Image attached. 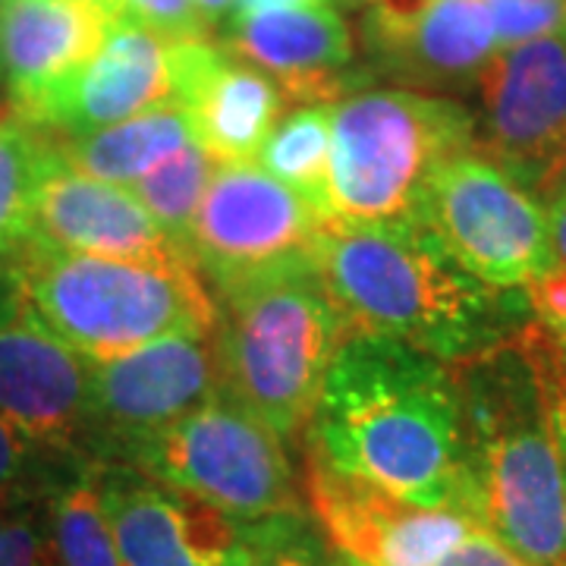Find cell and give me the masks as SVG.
<instances>
[{
  "label": "cell",
  "instance_id": "30bf717a",
  "mask_svg": "<svg viewBox=\"0 0 566 566\" xmlns=\"http://www.w3.org/2000/svg\"><path fill=\"white\" fill-rule=\"evenodd\" d=\"M324 218L259 164H218L189 237V259L211 283L312 259Z\"/></svg>",
  "mask_w": 566,
  "mask_h": 566
},
{
  "label": "cell",
  "instance_id": "60d3db41",
  "mask_svg": "<svg viewBox=\"0 0 566 566\" xmlns=\"http://www.w3.org/2000/svg\"><path fill=\"white\" fill-rule=\"evenodd\" d=\"M331 566H365V564H359V560H353V557H346V554H337V557L331 560Z\"/></svg>",
  "mask_w": 566,
  "mask_h": 566
},
{
  "label": "cell",
  "instance_id": "cb8c5ba5",
  "mask_svg": "<svg viewBox=\"0 0 566 566\" xmlns=\"http://www.w3.org/2000/svg\"><path fill=\"white\" fill-rule=\"evenodd\" d=\"M54 155V133L10 117L0 123V255L29 240L41 177Z\"/></svg>",
  "mask_w": 566,
  "mask_h": 566
},
{
  "label": "cell",
  "instance_id": "f35d334b",
  "mask_svg": "<svg viewBox=\"0 0 566 566\" xmlns=\"http://www.w3.org/2000/svg\"><path fill=\"white\" fill-rule=\"evenodd\" d=\"M85 3H95V7H102L104 13L120 17V0H85Z\"/></svg>",
  "mask_w": 566,
  "mask_h": 566
},
{
  "label": "cell",
  "instance_id": "1f68e13d",
  "mask_svg": "<svg viewBox=\"0 0 566 566\" xmlns=\"http://www.w3.org/2000/svg\"><path fill=\"white\" fill-rule=\"evenodd\" d=\"M434 566H532L523 560L520 554H513L510 547L494 538L488 528L475 526L465 535L460 545L447 554L444 560H438Z\"/></svg>",
  "mask_w": 566,
  "mask_h": 566
},
{
  "label": "cell",
  "instance_id": "83f0119b",
  "mask_svg": "<svg viewBox=\"0 0 566 566\" xmlns=\"http://www.w3.org/2000/svg\"><path fill=\"white\" fill-rule=\"evenodd\" d=\"M120 17L139 22L142 29L155 32L170 44L211 39L192 0H120Z\"/></svg>",
  "mask_w": 566,
  "mask_h": 566
},
{
  "label": "cell",
  "instance_id": "d590c367",
  "mask_svg": "<svg viewBox=\"0 0 566 566\" xmlns=\"http://www.w3.org/2000/svg\"><path fill=\"white\" fill-rule=\"evenodd\" d=\"M192 3H196V13H199V20L208 32H214L233 13V0H192Z\"/></svg>",
  "mask_w": 566,
  "mask_h": 566
},
{
  "label": "cell",
  "instance_id": "f1b7e54d",
  "mask_svg": "<svg viewBox=\"0 0 566 566\" xmlns=\"http://www.w3.org/2000/svg\"><path fill=\"white\" fill-rule=\"evenodd\" d=\"M249 566H318L300 516H277L255 523Z\"/></svg>",
  "mask_w": 566,
  "mask_h": 566
},
{
  "label": "cell",
  "instance_id": "e0dca14e",
  "mask_svg": "<svg viewBox=\"0 0 566 566\" xmlns=\"http://www.w3.org/2000/svg\"><path fill=\"white\" fill-rule=\"evenodd\" d=\"M221 48L264 73L286 102L337 104L363 82L353 29L334 7L230 13Z\"/></svg>",
  "mask_w": 566,
  "mask_h": 566
},
{
  "label": "cell",
  "instance_id": "f6af8a7d",
  "mask_svg": "<svg viewBox=\"0 0 566 566\" xmlns=\"http://www.w3.org/2000/svg\"><path fill=\"white\" fill-rule=\"evenodd\" d=\"M560 180H566V170H564V177H560ZM560 180H557V182H560ZM551 186H554V182H551ZM551 186H547V189H551Z\"/></svg>",
  "mask_w": 566,
  "mask_h": 566
},
{
  "label": "cell",
  "instance_id": "d6a6232c",
  "mask_svg": "<svg viewBox=\"0 0 566 566\" xmlns=\"http://www.w3.org/2000/svg\"><path fill=\"white\" fill-rule=\"evenodd\" d=\"M526 303L532 318L545 324L547 331H560L566 324V268L557 264L547 277L532 283L526 290Z\"/></svg>",
  "mask_w": 566,
  "mask_h": 566
},
{
  "label": "cell",
  "instance_id": "4dcf8cb0",
  "mask_svg": "<svg viewBox=\"0 0 566 566\" xmlns=\"http://www.w3.org/2000/svg\"><path fill=\"white\" fill-rule=\"evenodd\" d=\"M51 557L48 532L29 513L0 528V566H51Z\"/></svg>",
  "mask_w": 566,
  "mask_h": 566
},
{
  "label": "cell",
  "instance_id": "ac0fdd59",
  "mask_svg": "<svg viewBox=\"0 0 566 566\" xmlns=\"http://www.w3.org/2000/svg\"><path fill=\"white\" fill-rule=\"evenodd\" d=\"M29 240L102 259L192 264V259L142 208L129 186L95 180L73 170L57 155V139L35 196Z\"/></svg>",
  "mask_w": 566,
  "mask_h": 566
},
{
  "label": "cell",
  "instance_id": "ab89813d",
  "mask_svg": "<svg viewBox=\"0 0 566 566\" xmlns=\"http://www.w3.org/2000/svg\"><path fill=\"white\" fill-rule=\"evenodd\" d=\"M10 117H17V111H13V104L10 102H0V123H7Z\"/></svg>",
  "mask_w": 566,
  "mask_h": 566
},
{
  "label": "cell",
  "instance_id": "ffe728a7",
  "mask_svg": "<svg viewBox=\"0 0 566 566\" xmlns=\"http://www.w3.org/2000/svg\"><path fill=\"white\" fill-rule=\"evenodd\" d=\"M111 20V13L85 0H10L0 10V76L13 111L92 61Z\"/></svg>",
  "mask_w": 566,
  "mask_h": 566
},
{
  "label": "cell",
  "instance_id": "8fae6325",
  "mask_svg": "<svg viewBox=\"0 0 566 566\" xmlns=\"http://www.w3.org/2000/svg\"><path fill=\"white\" fill-rule=\"evenodd\" d=\"M123 566H249L252 526L126 463L95 469Z\"/></svg>",
  "mask_w": 566,
  "mask_h": 566
},
{
  "label": "cell",
  "instance_id": "ba28073f",
  "mask_svg": "<svg viewBox=\"0 0 566 566\" xmlns=\"http://www.w3.org/2000/svg\"><path fill=\"white\" fill-rule=\"evenodd\" d=\"M416 221L465 274L501 293H526L557 268L545 205L479 148L431 174Z\"/></svg>",
  "mask_w": 566,
  "mask_h": 566
},
{
  "label": "cell",
  "instance_id": "d4e9b609",
  "mask_svg": "<svg viewBox=\"0 0 566 566\" xmlns=\"http://www.w3.org/2000/svg\"><path fill=\"white\" fill-rule=\"evenodd\" d=\"M48 542L57 566H123L111 523L104 516L95 469L54 494Z\"/></svg>",
  "mask_w": 566,
  "mask_h": 566
},
{
  "label": "cell",
  "instance_id": "52a82bcc",
  "mask_svg": "<svg viewBox=\"0 0 566 566\" xmlns=\"http://www.w3.org/2000/svg\"><path fill=\"white\" fill-rule=\"evenodd\" d=\"M123 460L240 523L300 516L283 438L227 387L202 409L126 450Z\"/></svg>",
  "mask_w": 566,
  "mask_h": 566
},
{
  "label": "cell",
  "instance_id": "7bdbcfd3",
  "mask_svg": "<svg viewBox=\"0 0 566 566\" xmlns=\"http://www.w3.org/2000/svg\"><path fill=\"white\" fill-rule=\"evenodd\" d=\"M359 3H363V7H371V3H378V0H359Z\"/></svg>",
  "mask_w": 566,
  "mask_h": 566
},
{
  "label": "cell",
  "instance_id": "8d00e7d4",
  "mask_svg": "<svg viewBox=\"0 0 566 566\" xmlns=\"http://www.w3.org/2000/svg\"><path fill=\"white\" fill-rule=\"evenodd\" d=\"M13 283H10V264L7 259H0V315L3 312H13Z\"/></svg>",
  "mask_w": 566,
  "mask_h": 566
},
{
  "label": "cell",
  "instance_id": "d6986e66",
  "mask_svg": "<svg viewBox=\"0 0 566 566\" xmlns=\"http://www.w3.org/2000/svg\"><path fill=\"white\" fill-rule=\"evenodd\" d=\"M174 104L218 164H252L283 117V92L211 39L170 44Z\"/></svg>",
  "mask_w": 566,
  "mask_h": 566
},
{
  "label": "cell",
  "instance_id": "3957f363",
  "mask_svg": "<svg viewBox=\"0 0 566 566\" xmlns=\"http://www.w3.org/2000/svg\"><path fill=\"white\" fill-rule=\"evenodd\" d=\"M528 324L504 344L447 365L475 523L532 566H566L564 475Z\"/></svg>",
  "mask_w": 566,
  "mask_h": 566
},
{
  "label": "cell",
  "instance_id": "7402d4cb",
  "mask_svg": "<svg viewBox=\"0 0 566 566\" xmlns=\"http://www.w3.org/2000/svg\"><path fill=\"white\" fill-rule=\"evenodd\" d=\"M331 107L334 104H303L271 129L255 161L268 177L300 192L324 221L327 214V167H331Z\"/></svg>",
  "mask_w": 566,
  "mask_h": 566
},
{
  "label": "cell",
  "instance_id": "7a4b0ae2",
  "mask_svg": "<svg viewBox=\"0 0 566 566\" xmlns=\"http://www.w3.org/2000/svg\"><path fill=\"white\" fill-rule=\"evenodd\" d=\"M315 271L349 334L387 337L441 363L504 344L526 322V293L491 290L416 218L324 223Z\"/></svg>",
  "mask_w": 566,
  "mask_h": 566
},
{
  "label": "cell",
  "instance_id": "277c9868",
  "mask_svg": "<svg viewBox=\"0 0 566 566\" xmlns=\"http://www.w3.org/2000/svg\"><path fill=\"white\" fill-rule=\"evenodd\" d=\"M7 255L13 305L88 363L167 337H211L218 303L192 264L126 262L22 240Z\"/></svg>",
  "mask_w": 566,
  "mask_h": 566
},
{
  "label": "cell",
  "instance_id": "b9f144b4",
  "mask_svg": "<svg viewBox=\"0 0 566 566\" xmlns=\"http://www.w3.org/2000/svg\"><path fill=\"white\" fill-rule=\"evenodd\" d=\"M557 337H560V340H564V344H566V324H564V327H560V331H557Z\"/></svg>",
  "mask_w": 566,
  "mask_h": 566
},
{
  "label": "cell",
  "instance_id": "2e32d148",
  "mask_svg": "<svg viewBox=\"0 0 566 566\" xmlns=\"http://www.w3.org/2000/svg\"><path fill=\"white\" fill-rule=\"evenodd\" d=\"M0 419L44 450L95 441L92 363L20 308L0 315Z\"/></svg>",
  "mask_w": 566,
  "mask_h": 566
},
{
  "label": "cell",
  "instance_id": "9c48e42d",
  "mask_svg": "<svg viewBox=\"0 0 566 566\" xmlns=\"http://www.w3.org/2000/svg\"><path fill=\"white\" fill-rule=\"evenodd\" d=\"M475 88V148L542 196L566 170V32L501 48Z\"/></svg>",
  "mask_w": 566,
  "mask_h": 566
},
{
  "label": "cell",
  "instance_id": "603a6c76",
  "mask_svg": "<svg viewBox=\"0 0 566 566\" xmlns=\"http://www.w3.org/2000/svg\"><path fill=\"white\" fill-rule=\"evenodd\" d=\"M218 161L205 151L199 142L182 145L170 158L155 164L145 177L129 186V192L142 202V208L155 218L164 233L189 255L192 223L205 199V189L214 177Z\"/></svg>",
  "mask_w": 566,
  "mask_h": 566
},
{
  "label": "cell",
  "instance_id": "44dd1931",
  "mask_svg": "<svg viewBox=\"0 0 566 566\" xmlns=\"http://www.w3.org/2000/svg\"><path fill=\"white\" fill-rule=\"evenodd\" d=\"M54 139H57V155L73 170L88 174L95 180L133 186L155 164L180 151L182 145L196 142V133L182 107L164 104L104 129L66 136V139L54 136Z\"/></svg>",
  "mask_w": 566,
  "mask_h": 566
},
{
  "label": "cell",
  "instance_id": "6da1fadb",
  "mask_svg": "<svg viewBox=\"0 0 566 566\" xmlns=\"http://www.w3.org/2000/svg\"><path fill=\"white\" fill-rule=\"evenodd\" d=\"M308 450L403 504L472 516L450 365L412 346L349 334L324 375Z\"/></svg>",
  "mask_w": 566,
  "mask_h": 566
},
{
  "label": "cell",
  "instance_id": "8992f818",
  "mask_svg": "<svg viewBox=\"0 0 566 566\" xmlns=\"http://www.w3.org/2000/svg\"><path fill=\"white\" fill-rule=\"evenodd\" d=\"M475 148V114L447 95L368 88L331 107V223L416 218L431 174Z\"/></svg>",
  "mask_w": 566,
  "mask_h": 566
},
{
  "label": "cell",
  "instance_id": "9a60e30c",
  "mask_svg": "<svg viewBox=\"0 0 566 566\" xmlns=\"http://www.w3.org/2000/svg\"><path fill=\"white\" fill-rule=\"evenodd\" d=\"M174 104L170 41L114 17L102 48L70 80L17 111V117L48 133L82 136Z\"/></svg>",
  "mask_w": 566,
  "mask_h": 566
},
{
  "label": "cell",
  "instance_id": "e575fe53",
  "mask_svg": "<svg viewBox=\"0 0 566 566\" xmlns=\"http://www.w3.org/2000/svg\"><path fill=\"white\" fill-rule=\"evenodd\" d=\"M337 0H233V13L255 10H305V7H334Z\"/></svg>",
  "mask_w": 566,
  "mask_h": 566
},
{
  "label": "cell",
  "instance_id": "f546056e",
  "mask_svg": "<svg viewBox=\"0 0 566 566\" xmlns=\"http://www.w3.org/2000/svg\"><path fill=\"white\" fill-rule=\"evenodd\" d=\"M41 450L20 428L0 419V501H20L25 485L39 475Z\"/></svg>",
  "mask_w": 566,
  "mask_h": 566
},
{
  "label": "cell",
  "instance_id": "ee69618b",
  "mask_svg": "<svg viewBox=\"0 0 566 566\" xmlns=\"http://www.w3.org/2000/svg\"><path fill=\"white\" fill-rule=\"evenodd\" d=\"M7 3H10V0H0V10H3V7H7Z\"/></svg>",
  "mask_w": 566,
  "mask_h": 566
},
{
  "label": "cell",
  "instance_id": "4316f807",
  "mask_svg": "<svg viewBox=\"0 0 566 566\" xmlns=\"http://www.w3.org/2000/svg\"><path fill=\"white\" fill-rule=\"evenodd\" d=\"M532 349L542 368V381H545V400H547V419H551V434L557 444V460H560V475H564V494H566V344L547 331L545 324L532 318Z\"/></svg>",
  "mask_w": 566,
  "mask_h": 566
},
{
  "label": "cell",
  "instance_id": "5bb4252c",
  "mask_svg": "<svg viewBox=\"0 0 566 566\" xmlns=\"http://www.w3.org/2000/svg\"><path fill=\"white\" fill-rule=\"evenodd\" d=\"M305 491L337 554L365 566H434L479 526L460 510H422L331 469L305 450Z\"/></svg>",
  "mask_w": 566,
  "mask_h": 566
},
{
  "label": "cell",
  "instance_id": "484cf974",
  "mask_svg": "<svg viewBox=\"0 0 566 566\" xmlns=\"http://www.w3.org/2000/svg\"><path fill=\"white\" fill-rule=\"evenodd\" d=\"M497 48L564 35L566 0H485Z\"/></svg>",
  "mask_w": 566,
  "mask_h": 566
},
{
  "label": "cell",
  "instance_id": "74e56055",
  "mask_svg": "<svg viewBox=\"0 0 566 566\" xmlns=\"http://www.w3.org/2000/svg\"><path fill=\"white\" fill-rule=\"evenodd\" d=\"M20 501H0V528L3 526H10L17 516H20Z\"/></svg>",
  "mask_w": 566,
  "mask_h": 566
},
{
  "label": "cell",
  "instance_id": "836d02e7",
  "mask_svg": "<svg viewBox=\"0 0 566 566\" xmlns=\"http://www.w3.org/2000/svg\"><path fill=\"white\" fill-rule=\"evenodd\" d=\"M542 196H545L547 230H551L554 255H557V264L566 268V180L554 182Z\"/></svg>",
  "mask_w": 566,
  "mask_h": 566
},
{
  "label": "cell",
  "instance_id": "4fadbf2b",
  "mask_svg": "<svg viewBox=\"0 0 566 566\" xmlns=\"http://www.w3.org/2000/svg\"><path fill=\"white\" fill-rule=\"evenodd\" d=\"M363 44L378 73L428 95L475 85L501 51L485 0H378Z\"/></svg>",
  "mask_w": 566,
  "mask_h": 566
},
{
  "label": "cell",
  "instance_id": "5b68a950",
  "mask_svg": "<svg viewBox=\"0 0 566 566\" xmlns=\"http://www.w3.org/2000/svg\"><path fill=\"white\" fill-rule=\"evenodd\" d=\"M218 353L223 387L283 441L312 424L327 368L349 337L312 259L223 281Z\"/></svg>",
  "mask_w": 566,
  "mask_h": 566
},
{
  "label": "cell",
  "instance_id": "7c38bea8",
  "mask_svg": "<svg viewBox=\"0 0 566 566\" xmlns=\"http://www.w3.org/2000/svg\"><path fill=\"white\" fill-rule=\"evenodd\" d=\"M223 390L218 337H167L92 363L95 441L114 457L177 424Z\"/></svg>",
  "mask_w": 566,
  "mask_h": 566
}]
</instances>
